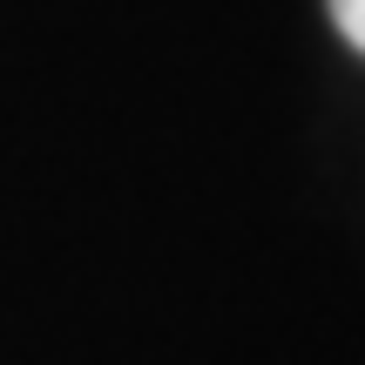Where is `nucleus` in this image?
I'll return each mask as SVG.
<instances>
[{"label":"nucleus","mask_w":365,"mask_h":365,"mask_svg":"<svg viewBox=\"0 0 365 365\" xmlns=\"http://www.w3.org/2000/svg\"><path fill=\"white\" fill-rule=\"evenodd\" d=\"M331 21H339V34L365 54V0H331Z\"/></svg>","instance_id":"f257e3e1"}]
</instances>
